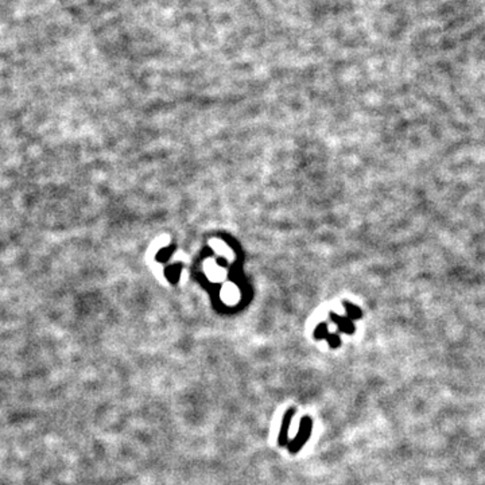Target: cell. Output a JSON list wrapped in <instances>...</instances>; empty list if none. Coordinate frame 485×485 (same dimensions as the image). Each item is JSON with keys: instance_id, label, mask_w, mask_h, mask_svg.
<instances>
[{"instance_id": "6da1fadb", "label": "cell", "mask_w": 485, "mask_h": 485, "mask_svg": "<svg viewBox=\"0 0 485 485\" xmlns=\"http://www.w3.org/2000/svg\"><path fill=\"white\" fill-rule=\"evenodd\" d=\"M332 319L337 322V325L340 326V329L342 332H346V333H353L355 332V326H353V323L348 318H341L335 316V314H332Z\"/></svg>"}, {"instance_id": "7a4b0ae2", "label": "cell", "mask_w": 485, "mask_h": 485, "mask_svg": "<svg viewBox=\"0 0 485 485\" xmlns=\"http://www.w3.org/2000/svg\"><path fill=\"white\" fill-rule=\"evenodd\" d=\"M344 306L346 307V310H348V313H349V317H352V318L361 317V310H360L358 307L353 306V305L348 303V302H345V303H344Z\"/></svg>"}]
</instances>
